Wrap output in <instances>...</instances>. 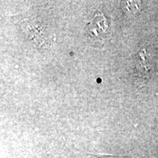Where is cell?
Masks as SVG:
<instances>
[{
	"mask_svg": "<svg viewBox=\"0 0 158 158\" xmlns=\"http://www.w3.org/2000/svg\"><path fill=\"white\" fill-rule=\"evenodd\" d=\"M110 25L103 13H97L90 20L87 26V33L94 40H102L108 35Z\"/></svg>",
	"mask_w": 158,
	"mask_h": 158,
	"instance_id": "cell-1",
	"label": "cell"
},
{
	"mask_svg": "<svg viewBox=\"0 0 158 158\" xmlns=\"http://www.w3.org/2000/svg\"><path fill=\"white\" fill-rule=\"evenodd\" d=\"M122 7L124 14L133 18L139 14L141 10V4L138 1H124L122 2Z\"/></svg>",
	"mask_w": 158,
	"mask_h": 158,
	"instance_id": "cell-2",
	"label": "cell"
}]
</instances>
